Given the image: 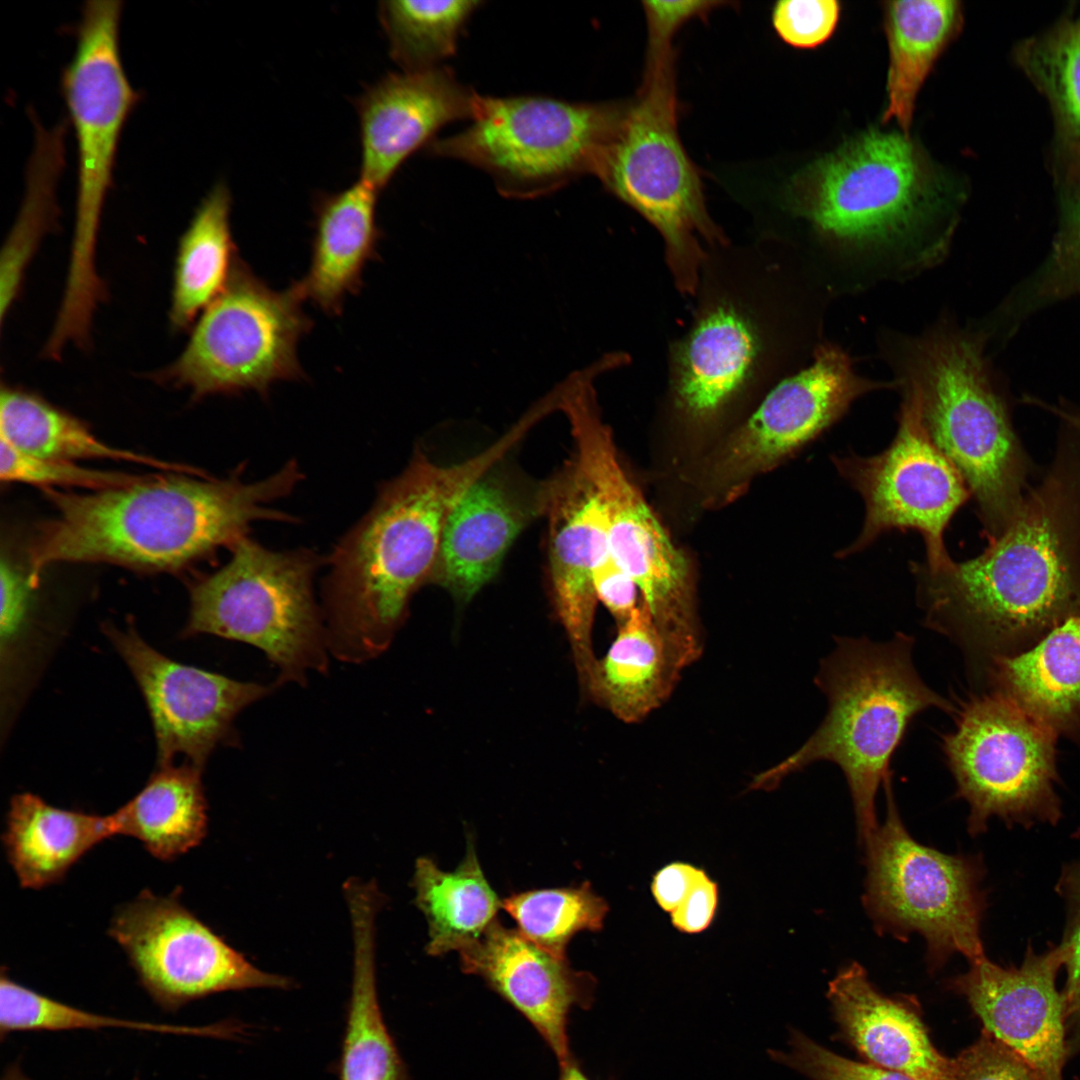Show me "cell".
<instances>
[{"label":"cell","mask_w":1080,"mask_h":1080,"mask_svg":"<svg viewBox=\"0 0 1080 1080\" xmlns=\"http://www.w3.org/2000/svg\"><path fill=\"white\" fill-rule=\"evenodd\" d=\"M242 470L224 479L152 475L84 493L45 489L57 515L30 552L29 579L60 562H106L142 570H176L220 547L231 548L255 521L295 522L268 505L302 481L295 460L265 479Z\"/></svg>","instance_id":"cell-1"},{"label":"cell","mask_w":1080,"mask_h":1080,"mask_svg":"<svg viewBox=\"0 0 1080 1080\" xmlns=\"http://www.w3.org/2000/svg\"><path fill=\"white\" fill-rule=\"evenodd\" d=\"M929 627L996 642L1052 629L1080 605V468L1057 465L977 557L911 562Z\"/></svg>","instance_id":"cell-2"},{"label":"cell","mask_w":1080,"mask_h":1080,"mask_svg":"<svg viewBox=\"0 0 1080 1080\" xmlns=\"http://www.w3.org/2000/svg\"><path fill=\"white\" fill-rule=\"evenodd\" d=\"M490 465L485 453L440 465L417 449L379 487L369 511L328 558L324 617L335 658L362 663L387 649L412 595L431 582L452 508Z\"/></svg>","instance_id":"cell-3"},{"label":"cell","mask_w":1080,"mask_h":1080,"mask_svg":"<svg viewBox=\"0 0 1080 1080\" xmlns=\"http://www.w3.org/2000/svg\"><path fill=\"white\" fill-rule=\"evenodd\" d=\"M773 253L760 242L708 249L693 319L669 354V393L687 420L711 421L793 361L801 319Z\"/></svg>","instance_id":"cell-4"},{"label":"cell","mask_w":1080,"mask_h":1080,"mask_svg":"<svg viewBox=\"0 0 1080 1080\" xmlns=\"http://www.w3.org/2000/svg\"><path fill=\"white\" fill-rule=\"evenodd\" d=\"M786 202L825 243L909 270L947 248L927 234L946 206L935 169L910 136L870 130L795 174Z\"/></svg>","instance_id":"cell-5"},{"label":"cell","mask_w":1080,"mask_h":1080,"mask_svg":"<svg viewBox=\"0 0 1080 1080\" xmlns=\"http://www.w3.org/2000/svg\"><path fill=\"white\" fill-rule=\"evenodd\" d=\"M913 643L904 633L886 642L837 638L816 676L828 701L823 721L799 749L756 775L749 788L773 790L812 763H834L846 778L864 846L879 826L878 788L891 776L892 756L911 721L930 708L956 709L921 679L913 663Z\"/></svg>","instance_id":"cell-6"},{"label":"cell","mask_w":1080,"mask_h":1080,"mask_svg":"<svg viewBox=\"0 0 1080 1080\" xmlns=\"http://www.w3.org/2000/svg\"><path fill=\"white\" fill-rule=\"evenodd\" d=\"M900 344L897 382L915 389L928 436L961 474L994 539L1023 499L1025 471L1005 407L988 378L982 345L948 324Z\"/></svg>","instance_id":"cell-7"},{"label":"cell","mask_w":1080,"mask_h":1080,"mask_svg":"<svg viewBox=\"0 0 1080 1080\" xmlns=\"http://www.w3.org/2000/svg\"><path fill=\"white\" fill-rule=\"evenodd\" d=\"M595 175L659 232L676 288L694 296L707 251L729 242L711 219L678 133L674 53L646 59L639 93Z\"/></svg>","instance_id":"cell-8"},{"label":"cell","mask_w":1080,"mask_h":1080,"mask_svg":"<svg viewBox=\"0 0 1080 1080\" xmlns=\"http://www.w3.org/2000/svg\"><path fill=\"white\" fill-rule=\"evenodd\" d=\"M228 562L195 583L184 636L212 634L262 650L278 682L304 685L307 673L326 672L328 638L313 581L322 559L300 548L274 551L248 535Z\"/></svg>","instance_id":"cell-9"},{"label":"cell","mask_w":1080,"mask_h":1080,"mask_svg":"<svg viewBox=\"0 0 1080 1080\" xmlns=\"http://www.w3.org/2000/svg\"><path fill=\"white\" fill-rule=\"evenodd\" d=\"M559 407L570 422L574 457L602 506L611 555L636 583L670 654L692 665L704 640L687 559L624 471L592 382L569 387Z\"/></svg>","instance_id":"cell-10"},{"label":"cell","mask_w":1080,"mask_h":1080,"mask_svg":"<svg viewBox=\"0 0 1080 1080\" xmlns=\"http://www.w3.org/2000/svg\"><path fill=\"white\" fill-rule=\"evenodd\" d=\"M626 105L479 95L471 124L428 150L485 171L505 196L533 198L595 175Z\"/></svg>","instance_id":"cell-11"},{"label":"cell","mask_w":1080,"mask_h":1080,"mask_svg":"<svg viewBox=\"0 0 1080 1080\" xmlns=\"http://www.w3.org/2000/svg\"><path fill=\"white\" fill-rule=\"evenodd\" d=\"M885 821L864 845L867 877L863 905L881 935L920 934L926 960L940 968L954 954L969 961L984 954L981 923L987 906L980 857L948 855L918 843L898 814L891 776L883 782Z\"/></svg>","instance_id":"cell-12"},{"label":"cell","mask_w":1080,"mask_h":1080,"mask_svg":"<svg viewBox=\"0 0 1080 1080\" xmlns=\"http://www.w3.org/2000/svg\"><path fill=\"white\" fill-rule=\"evenodd\" d=\"M296 282L277 291L237 257L222 293L201 313L179 357L152 374L194 399L304 377L297 347L312 327Z\"/></svg>","instance_id":"cell-13"},{"label":"cell","mask_w":1080,"mask_h":1080,"mask_svg":"<svg viewBox=\"0 0 1080 1080\" xmlns=\"http://www.w3.org/2000/svg\"><path fill=\"white\" fill-rule=\"evenodd\" d=\"M942 750L956 795L970 808L968 832L986 831L990 818L1007 824H1056V733L1003 693L960 705Z\"/></svg>","instance_id":"cell-14"},{"label":"cell","mask_w":1080,"mask_h":1080,"mask_svg":"<svg viewBox=\"0 0 1080 1080\" xmlns=\"http://www.w3.org/2000/svg\"><path fill=\"white\" fill-rule=\"evenodd\" d=\"M121 4L119 0L85 2L75 51L61 76L77 145L75 225L68 272L78 281L97 275V237L120 135L139 99L121 57Z\"/></svg>","instance_id":"cell-15"},{"label":"cell","mask_w":1080,"mask_h":1080,"mask_svg":"<svg viewBox=\"0 0 1080 1080\" xmlns=\"http://www.w3.org/2000/svg\"><path fill=\"white\" fill-rule=\"evenodd\" d=\"M896 383L903 398L890 445L872 456L831 457L840 476L865 505L858 537L837 556L856 554L891 530L911 529L923 537L925 563L939 566L951 558L945 547V530L970 492L959 471L928 436L915 389Z\"/></svg>","instance_id":"cell-16"},{"label":"cell","mask_w":1080,"mask_h":1080,"mask_svg":"<svg viewBox=\"0 0 1080 1080\" xmlns=\"http://www.w3.org/2000/svg\"><path fill=\"white\" fill-rule=\"evenodd\" d=\"M109 935L163 1009L225 991L289 989L293 982L249 962L180 901L143 890L115 912Z\"/></svg>","instance_id":"cell-17"},{"label":"cell","mask_w":1080,"mask_h":1080,"mask_svg":"<svg viewBox=\"0 0 1080 1080\" xmlns=\"http://www.w3.org/2000/svg\"><path fill=\"white\" fill-rule=\"evenodd\" d=\"M895 386L857 374L839 346L818 345L812 363L775 384L731 436L717 462V480L736 492L829 429L857 398Z\"/></svg>","instance_id":"cell-18"},{"label":"cell","mask_w":1080,"mask_h":1080,"mask_svg":"<svg viewBox=\"0 0 1080 1080\" xmlns=\"http://www.w3.org/2000/svg\"><path fill=\"white\" fill-rule=\"evenodd\" d=\"M105 632L143 694L154 727L158 764L175 756L203 769L218 745L236 744V716L273 687L242 682L178 663L149 646L133 630Z\"/></svg>","instance_id":"cell-19"},{"label":"cell","mask_w":1080,"mask_h":1080,"mask_svg":"<svg viewBox=\"0 0 1080 1080\" xmlns=\"http://www.w3.org/2000/svg\"><path fill=\"white\" fill-rule=\"evenodd\" d=\"M1065 960L1062 944L1041 954L1028 946L1019 967H1002L983 955L951 981L984 1030L1021 1056L1041 1080H1063L1069 1050L1066 1002L1056 978Z\"/></svg>","instance_id":"cell-20"},{"label":"cell","mask_w":1080,"mask_h":1080,"mask_svg":"<svg viewBox=\"0 0 1080 1080\" xmlns=\"http://www.w3.org/2000/svg\"><path fill=\"white\" fill-rule=\"evenodd\" d=\"M503 460L464 491L443 530L431 582L458 600H470L494 578L520 533L545 514L546 480H527Z\"/></svg>","instance_id":"cell-21"},{"label":"cell","mask_w":1080,"mask_h":1080,"mask_svg":"<svg viewBox=\"0 0 1080 1080\" xmlns=\"http://www.w3.org/2000/svg\"><path fill=\"white\" fill-rule=\"evenodd\" d=\"M478 94L448 67L390 73L355 102L361 177L380 191L403 162L445 125L473 117Z\"/></svg>","instance_id":"cell-22"},{"label":"cell","mask_w":1080,"mask_h":1080,"mask_svg":"<svg viewBox=\"0 0 1080 1080\" xmlns=\"http://www.w3.org/2000/svg\"><path fill=\"white\" fill-rule=\"evenodd\" d=\"M465 973L486 984L540 1034L563 1066L574 1057L568 1037V1018L574 1007L588 1009L596 982L537 946L518 930L494 921L483 935L460 952Z\"/></svg>","instance_id":"cell-23"},{"label":"cell","mask_w":1080,"mask_h":1080,"mask_svg":"<svg viewBox=\"0 0 1080 1080\" xmlns=\"http://www.w3.org/2000/svg\"><path fill=\"white\" fill-rule=\"evenodd\" d=\"M544 516L553 599L586 684L597 661L591 643L598 601L593 572L611 551L602 506L574 456L546 480Z\"/></svg>","instance_id":"cell-24"},{"label":"cell","mask_w":1080,"mask_h":1080,"mask_svg":"<svg viewBox=\"0 0 1080 1080\" xmlns=\"http://www.w3.org/2000/svg\"><path fill=\"white\" fill-rule=\"evenodd\" d=\"M828 998L849 1040L875 1065L913 1080H952L951 1059L935 1049L917 1015L878 992L858 963L829 983Z\"/></svg>","instance_id":"cell-25"},{"label":"cell","mask_w":1080,"mask_h":1080,"mask_svg":"<svg viewBox=\"0 0 1080 1080\" xmlns=\"http://www.w3.org/2000/svg\"><path fill=\"white\" fill-rule=\"evenodd\" d=\"M379 193L359 179L314 201L311 262L296 283L305 301L328 315L341 314L346 298L359 293L364 268L377 257L382 236L376 220Z\"/></svg>","instance_id":"cell-26"},{"label":"cell","mask_w":1080,"mask_h":1080,"mask_svg":"<svg viewBox=\"0 0 1080 1080\" xmlns=\"http://www.w3.org/2000/svg\"><path fill=\"white\" fill-rule=\"evenodd\" d=\"M353 934V978L340 1062V1080H408L406 1066L381 1013L375 964V884L345 888Z\"/></svg>","instance_id":"cell-27"},{"label":"cell","mask_w":1080,"mask_h":1080,"mask_svg":"<svg viewBox=\"0 0 1080 1080\" xmlns=\"http://www.w3.org/2000/svg\"><path fill=\"white\" fill-rule=\"evenodd\" d=\"M114 836L111 814L62 809L21 793L10 801L2 842L19 884L41 889L62 880L85 854Z\"/></svg>","instance_id":"cell-28"},{"label":"cell","mask_w":1080,"mask_h":1080,"mask_svg":"<svg viewBox=\"0 0 1080 1080\" xmlns=\"http://www.w3.org/2000/svg\"><path fill=\"white\" fill-rule=\"evenodd\" d=\"M681 673L641 601L618 625L617 636L596 661L587 688L618 719L633 724L669 698Z\"/></svg>","instance_id":"cell-29"},{"label":"cell","mask_w":1080,"mask_h":1080,"mask_svg":"<svg viewBox=\"0 0 1080 1080\" xmlns=\"http://www.w3.org/2000/svg\"><path fill=\"white\" fill-rule=\"evenodd\" d=\"M961 25L962 8L955 0L885 3L889 66L882 123L894 120L901 132L910 136L919 91Z\"/></svg>","instance_id":"cell-30"},{"label":"cell","mask_w":1080,"mask_h":1080,"mask_svg":"<svg viewBox=\"0 0 1080 1080\" xmlns=\"http://www.w3.org/2000/svg\"><path fill=\"white\" fill-rule=\"evenodd\" d=\"M1004 695L1057 733L1080 726V616H1069L1032 649L995 661Z\"/></svg>","instance_id":"cell-31"},{"label":"cell","mask_w":1080,"mask_h":1080,"mask_svg":"<svg viewBox=\"0 0 1080 1080\" xmlns=\"http://www.w3.org/2000/svg\"><path fill=\"white\" fill-rule=\"evenodd\" d=\"M201 774L188 762L159 766L132 799L111 813L116 836L137 839L164 861L198 846L208 826Z\"/></svg>","instance_id":"cell-32"},{"label":"cell","mask_w":1080,"mask_h":1080,"mask_svg":"<svg viewBox=\"0 0 1080 1080\" xmlns=\"http://www.w3.org/2000/svg\"><path fill=\"white\" fill-rule=\"evenodd\" d=\"M231 193L215 184L180 238L169 319L176 331L192 323L225 289L237 259L230 228Z\"/></svg>","instance_id":"cell-33"},{"label":"cell","mask_w":1080,"mask_h":1080,"mask_svg":"<svg viewBox=\"0 0 1080 1080\" xmlns=\"http://www.w3.org/2000/svg\"><path fill=\"white\" fill-rule=\"evenodd\" d=\"M413 887L416 905L428 923L426 952L432 956L460 952L477 941L502 907L471 841L465 858L451 872L441 870L427 857L418 858Z\"/></svg>","instance_id":"cell-34"},{"label":"cell","mask_w":1080,"mask_h":1080,"mask_svg":"<svg viewBox=\"0 0 1080 1080\" xmlns=\"http://www.w3.org/2000/svg\"><path fill=\"white\" fill-rule=\"evenodd\" d=\"M35 136L25 180V192L15 223L3 246L0 262L1 321L19 295L26 268L45 234L59 217L58 182L65 165L68 120L51 127L33 119Z\"/></svg>","instance_id":"cell-35"},{"label":"cell","mask_w":1080,"mask_h":1080,"mask_svg":"<svg viewBox=\"0 0 1080 1080\" xmlns=\"http://www.w3.org/2000/svg\"><path fill=\"white\" fill-rule=\"evenodd\" d=\"M0 438L16 449L44 459H110L147 465L176 473L201 472L182 464L118 449L96 438L78 419L35 394L2 384Z\"/></svg>","instance_id":"cell-36"},{"label":"cell","mask_w":1080,"mask_h":1080,"mask_svg":"<svg viewBox=\"0 0 1080 1080\" xmlns=\"http://www.w3.org/2000/svg\"><path fill=\"white\" fill-rule=\"evenodd\" d=\"M480 1H382L378 15L392 59L405 72L440 66L453 55Z\"/></svg>","instance_id":"cell-37"},{"label":"cell","mask_w":1080,"mask_h":1080,"mask_svg":"<svg viewBox=\"0 0 1080 1080\" xmlns=\"http://www.w3.org/2000/svg\"><path fill=\"white\" fill-rule=\"evenodd\" d=\"M108 1027L216 1038H233L241 1033L240 1027L232 1022L189 1026L133 1021L93 1014L23 986L13 980L6 973V969H2L0 977L1 1040L10 1033L19 1031H63Z\"/></svg>","instance_id":"cell-38"},{"label":"cell","mask_w":1080,"mask_h":1080,"mask_svg":"<svg viewBox=\"0 0 1080 1080\" xmlns=\"http://www.w3.org/2000/svg\"><path fill=\"white\" fill-rule=\"evenodd\" d=\"M502 907L528 940L563 959L570 939L580 931H599L608 912L607 902L589 885L531 890L513 894Z\"/></svg>","instance_id":"cell-39"},{"label":"cell","mask_w":1080,"mask_h":1080,"mask_svg":"<svg viewBox=\"0 0 1080 1080\" xmlns=\"http://www.w3.org/2000/svg\"><path fill=\"white\" fill-rule=\"evenodd\" d=\"M1035 57L1066 132L1080 142V17L1052 34Z\"/></svg>","instance_id":"cell-40"},{"label":"cell","mask_w":1080,"mask_h":1080,"mask_svg":"<svg viewBox=\"0 0 1080 1080\" xmlns=\"http://www.w3.org/2000/svg\"><path fill=\"white\" fill-rule=\"evenodd\" d=\"M0 478L42 486H73L94 491L131 485L149 476L84 468L72 462L38 458L26 454L0 438Z\"/></svg>","instance_id":"cell-41"},{"label":"cell","mask_w":1080,"mask_h":1080,"mask_svg":"<svg viewBox=\"0 0 1080 1080\" xmlns=\"http://www.w3.org/2000/svg\"><path fill=\"white\" fill-rule=\"evenodd\" d=\"M771 1056L814 1080H913L875 1064H865L841 1057L799 1032H793L791 1051H770Z\"/></svg>","instance_id":"cell-42"},{"label":"cell","mask_w":1080,"mask_h":1080,"mask_svg":"<svg viewBox=\"0 0 1080 1080\" xmlns=\"http://www.w3.org/2000/svg\"><path fill=\"white\" fill-rule=\"evenodd\" d=\"M836 0H782L774 4L771 21L777 35L798 49H814L828 41L841 16Z\"/></svg>","instance_id":"cell-43"},{"label":"cell","mask_w":1080,"mask_h":1080,"mask_svg":"<svg viewBox=\"0 0 1080 1080\" xmlns=\"http://www.w3.org/2000/svg\"><path fill=\"white\" fill-rule=\"evenodd\" d=\"M951 1067L952 1080H1041L1021 1056L986 1030L951 1059Z\"/></svg>","instance_id":"cell-44"},{"label":"cell","mask_w":1080,"mask_h":1080,"mask_svg":"<svg viewBox=\"0 0 1080 1080\" xmlns=\"http://www.w3.org/2000/svg\"><path fill=\"white\" fill-rule=\"evenodd\" d=\"M1058 888L1068 907V919L1062 945L1066 950L1064 966L1067 982L1063 991L1066 1002V1024L1076 1029L1080 1042V860L1065 868Z\"/></svg>","instance_id":"cell-45"},{"label":"cell","mask_w":1080,"mask_h":1080,"mask_svg":"<svg viewBox=\"0 0 1080 1080\" xmlns=\"http://www.w3.org/2000/svg\"><path fill=\"white\" fill-rule=\"evenodd\" d=\"M642 4L648 32L647 55H654L673 49V37L684 23L704 17L727 2L644 1Z\"/></svg>","instance_id":"cell-46"},{"label":"cell","mask_w":1080,"mask_h":1080,"mask_svg":"<svg viewBox=\"0 0 1080 1080\" xmlns=\"http://www.w3.org/2000/svg\"><path fill=\"white\" fill-rule=\"evenodd\" d=\"M593 584L597 599L615 618L617 626L624 623L640 603L637 601L639 590L636 583L611 554L595 568Z\"/></svg>","instance_id":"cell-47"},{"label":"cell","mask_w":1080,"mask_h":1080,"mask_svg":"<svg viewBox=\"0 0 1080 1080\" xmlns=\"http://www.w3.org/2000/svg\"><path fill=\"white\" fill-rule=\"evenodd\" d=\"M1 585V632L10 643L25 621L30 592L35 588L29 579L9 559L2 557L0 564Z\"/></svg>","instance_id":"cell-48"},{"label":"cell","mask_w":1080,"mask_h":1080,"mask_svg":"<svg viewBox=\"0 0 1080 1080\" xmlns=\"http://www.w3.org/2000/svg\"><path fill=\"white\" fill-rule=\"evenodd\" d=\"M718 899V885L706 873L682 903L670 913L673 927L687 934L706 930L716 914Z\"/></svg>","instance_id":"cell-49"},{"label":"cell","mask_w":1080,"mask_h":1080,"mask_svg":"<svg viewBox=\"0 0 1080 1080\" xmlns=\"http://www.w3.org/2000/svg\"><path fill=\"white\" fill-rule=\"evenodd\" d=\"M705 874V870L689 863H670L653 876L651 883L653 897L659 907L670 914Z\"/></svg>","instance_id":"cell-50"},{"label":"cell","mask_w":1080,"mask_h":1080,"mask_svg":"<svg viewBox=\"0 0 1080 1080\" xmlns=\"http://www.w3.org/2000/svg\"><path fill=\"white\" fill-rule=\"evenodd\" d=\"M1060 261L1070 267L1080 265V202L1075 208L1070 229L1058 248Z\"/></svg>","instance_id":"cell-51"},{"label":"cell","mask_w":1080,"mask_h":1080,"mask_svg":"<svg viewBox=\"0 0 1080 1080\" xmlns=\"http://www.w3.org/2000/svg\"><path fill=\"white\" fill-rule=\"evenodd\" d=\"M558 1080H590L581 1070L577 1061L573 1058L564 1066H560Z\"/></svg>","instance_id":"cell-52"},{"label":"cell","mask_w":1080,"mask_h":1080,"mask_svg":"<svg viewBox=\"0 0 1080 1080\" xmlns=\"http://www.w3.org/2000/svg\"><path fill=\"white\" fill-rule=\"evenodd\" d=\"M1 1080H32V1079L27 1077L22 1072V1070L20 1069V1067L18 1065L12 1064L6 1069V1071L4 1072ZM132 1080H139V1079L134 1078Z\"/></svg>","instance_id":"cell-53"},{"label":"cell","mask_w":1080,"mask_h":1080,"mask_svg":"<svg viewBox=\"0 0 1080 1080\" xmlns=\"http://www.w3.org/2000/svg\"><path fill=\"white\" fill-rule=\"evenodd\" d=\"M1055 413H1058L1069 424H1071V426H1073L1076 430H1078L1080 432V416L1079 415L1072 414V413H1067V412H1064V411H1059L1058 409H1055Z\"/></svg>","instance_id":"cell-54"},{"label":"cell","mask_w":1080,"mask_h":1080,"mask_svg":"<svg viewBox=\"0 0 1080 1080\" xmlns=\"http://www.w3.org/2000/svg\"><path fill=\"white\" fill-rule=\"evenodd\" d=\"M1073 270L1075 271V274H1076L1074 279H1075L1076 282H1079L1080 281V265L1075 266Z\"/></svg>","instance_id":"cell-55"}]
</instances>
